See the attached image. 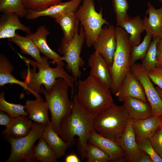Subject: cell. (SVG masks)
I'll list each match as a JSON object with an SVG mask.
<instances>
[{"instance_id":"cell-35","label":"cell","mask_w":162,"mask_h":162,"mask_svg":"<svg viewBox=\"0 0 162 162\" xmlns=\"http://www.w3.org/2000/svg\"><path fill=\"white\" fill-rule=\"evenodd\" d=\"M113 10L116 15V26L121 27L129 16L127 11L129 5L127 0H112Z\"/></svg>"},{"instance_id":"cell-42","label":"cell","mask_w":162,"mask_h":162,"mask_svg":"<svg viewBox=\"0 0 162 162\" xmlns=\"http://www.w3.org/2000/svg\"><path fill=\"white\" fill-rule=\"evenodd\" d=\"M135 162H153L150 156L143 151H142Z\"/></svg>"},{"instance_id":"cell-47","label":"cell","mask_w":162,"mask_h":162,"mask_svg":"<svg viewBox=\"0 0 162 162\" xmlns=\"http://www.w3.org/2000/svg\"><path fill=\"white\" fill-rule=\"evenodd\" d=\"M158 0L160 2H162V0Z\"/></svg>"},{"instance_id":"cell-22","label":"cell","mask_w":162,"mask_h":162,"mask_svg":"<svg viewBox=\"0 0 162 162\" xmlns=\"http://www.w3.org/2000/svg\"><path fill=\"white\" fill-rule=\"evenodd\" d=\"M25 106L28 117L32 121L46 126L50 124L48 108L42 98L34 100H27Z\"/></svg>"},{"instance_id":"cell-31","label":"cell","mask_w":162,"mask_h":162,"mask_svg":"<svg viewBox=\"0 0 162 162\" xmlns=\"http://www.w3.org/2000/svg\"><path fill=\"white\" fill-rule=\"evenodd\" d=\"M4 97V92L2 91L0 94V110L4 112L13 118L28 116L25 106L8 102L5 100Z\"/></svg>"},{"instance_id":"cell-33","label":"cell","mask_w":162,"mask_h":162,"mask_svg":"<svg viewBox=\"0 0 162 162\" xmlns=\"http://www.w3.org/2000/svg\"><path fill=\"white\" fill-rule=\"evenodd\" d=\"M160 39L159 37L153 39L144 58L142 60V64L148 72L156 67L157 45Z\"/></svg>"},{"instance_id":"cell-20","label":"cell","mask_w":162,"mask_h":162,"mask_svg":"<svg viewBox=\"0 0 162 162\" xmlns=\"http://www.w3.org/2000/svg\"><path fill=\"white\" fill-rule=\"evenodd\" d=\"M18 16L14 13H4L1 17L0 38H9L13 37L17 30H22L28 34L31 33L30 28L23 24Z\"/></svg>"},{"instance_id":"cell-13","label":"cell","mask_w":162,"mask_h":162,"mask_svg":"<svg viewBox=\"0 0 162 162\" xmlns=\"http://www.w3.org/2000/svg\"><path fill=\"white\" fill-rule=\"evenodd\" d=\"M82 0H70L60 3L40 10L27 9L26 16L28 20L35 19L43 16L55 18L62 14L75 13Z\"/></svg>"},{"instance_id":"cell-29","label":"cell","mask_w":162,"mask_h":162,"mask_svg":"<svg viewBox=\"0 0 162 162\" xmlns=\"http://www.w3.org/2000/svg\"><path fill=\"white\" fill-rule=\"evenodd\" d=\"M33 156L36 160L41 162H55L58 159L46 141L42 137L34 147Z\"/></svg>"},{"instance_id":"cell-40","label":"cell","mask_w":162,"mask_h":162,"mask_svg":"<svg viewBox=\"0 0 162 162\" xmlns=\"http://www.w3.org/2000/svg\"><path fill=\"white\" fill-rule=\"evenodd\" d=\"M157 66L156 67L162 69V38L160 40L157 45Z\"/></svg>"},{"instance_id":"cell-2","label":"cell","mask_w":162,"mask_h":162,"mask_svg":"<svg viewBox=\"0 0 162 162\" xmlns=\"http://www.w3.org/2000/svg\"><path fill=\"white\" fill-rule=\"evenodd\" d=\"M26 62L31 64L33 69L28 68L22 73L24 82L28 89L27 94H32L36 99L42 98L40 94L42 92L41 86L43 85L47 91L50 90L57 79L62 78L68 83L71 89L72 96L74 93V84L76 79L73 76L68 74L64 68L63 61L56 63L54 68L50 67L47 61L43 64H38L26 58Z\"/></svg>"},{"instance_id":"cell-37","label":"cell","mask_w":162,"mask_h":162,"mask_svg":"<svg viewBox=\"0 0 162 162\" xmlns=\"http://www.w3.org/2000/svg\"><path fill=\"white\" fill-rule=\"evenodd\" d=\"M136 141L139 148L150 156L153 162H162V158L154 150L150 139L142 140Z\"/></svg>"},{"instance_id":"cell-18","label":"cell","mask_w":162,"mask_h":162,"mask_svg":"<svg viewBox=\"0 0 162 162\" xmlns=\"http://www.w3.org/2000/svg\"><path fill=\"white\" fill-rule=\"evenodd\" d=\"M50 33L45 26L43 25L39 27L35 33L28 34L26 36L33 41L40 52L45 56L51 59L52 62L55 64L63 60L62 57L53 50L47 44L46 37Z\"/></svg>"},{"instance_id":"cell-14","label":"cell","mask_w":162,"mask_h":162,"mask_svg":"<svg viewBox=\"0 0 162 162\" xmlns=\"http://www.w3.org/2000/svg\"><path fill=\"white\" fill-rule=\"evenodd\" d=\"M115 94L121 102L128 97L148 101L142 85L130 71L126 76Z\"/></svg>"},{"instance_id":"cell-34","label":"cell","mask_w":162,"mask_h":162,"mask_svg":"<svg viewBox=\"0 0 162 162\" xmlns=\"http://www.w3.org/2000/svg\"><path fill=\"white\" fill-rule=\"evenodd\" d=\"M86 162H108L110 158L106 153L97 146L87 142L85 149Z\"/></svg>"},{"instance_id":"cell-23","label":"cell","mask_w":162,"mask_h":162,"mask_svg":"<svg viewBox=\"0 0 162 162\" xmlns=\"http://www.w3.org/2000/svg\"><path fill=\"white\" fill-rule=\"evenodd\" d=\"M122 102L123 105L131 118L145 119L152 116V108L148 101L128 97L125 98Z\"/></svg>"},{"instance_id":"cell-7","label":"cell","mask_w":162,"mask_h":162,"mask_svg":"<svg viewBox=\"0 0 162 162\" xmlns=\"http://www.w3.org/2000/svg\"><path fill=\"white\" fill-rule=\"evenodd\" d=\"M75 14L83 27L85 40L88 47L93 45L102 29V26L110 25L103 18L101 9L99 12L96 11L94 0H82Z\"/></svg>"},{"instance_id":"cell-28","label":"cell","mask_w":162,"mask_h":162,"mask_svg":"<svg viewBox=\"0 0 162 162\" xmlns=\"http://www.w3.org/2000/svg\"><path fill=\"white\" fill-rule=\"evenodd\" d=\"M13 67L9 61L3 54L0 56V86L8 84H16L20 85L24 89L28 90L25 82L16 79L12 74Z\"/></svg>"},{"instance_id":"cell-45","label":"cell","mask_w":162,"mask_h":162,"mask_svg":"<svg viewBox=\"0 0 162 162\" xmlns=\"http://www.w3.org/2000/svg\"><path fill=\"white\" fill-rule=\"evenodd\" d=\"M159 120L160 126L162 128V115L159 116Z\"/></svg>"},{"instance_id":"cell-36","label":"cell","mask_w":162,"mask_h":162,"mask_svg":"<svg viewBox=\"0 0 162 162\" xmlns=\"http://www.w3.org/2000/svg\"><path fill=\"white\" fill-rule=\"evenodd\" d=\"M61 0H22L24 7L27 9L40 10L61 2Z\"/></svg>"},{"instance_id":"cell-8","label":"cell","mask_w":162,"mask_h":162,"mask_svg":"<svg viewBox=\"0 0 162 162\" xmlns=\"http://www.w3.org/2000/svg\"><path fill=\"white\" fill-rule=\"evenodd\" d=\"M47 126L35 122L29 133L17 139L10 138L8 141L11 146V153L6 162L36 161L33 156L34 145L41 137Z\"/></svg>"},{"instance_id":"cell-39","label":"cell","mask_w":162,"mask_h":162,"mask_svg":"<svg viewBox=\"0 0 162 162\" xmlns=\"http://www.w3.org/2000/svg\"><path fill=\"white\" fill-rule=\"evenodd\" d=\"M148 73L152 82L162 90V69L156 67Z\"/></svg>"},{"instance_id":"cell-16","label":"cell","mask_w":162,"mask_h":162,"mask_svg":"<svg viewBox=\"0 0 162 162\" xmlns=\"http://www.w3.org/2000/svg\"><path fill=\"white\" fill-rule=\"evenodd\" d=\"M90 68V75L99 80L110 89L112 86V80L109 67L104 58L94 51L88 60Z\"/></svg>"},{"instance_id":"cell-46","label":"cell","mask_w":162,"mask_h":162,"mask_svg":"<svg viewBox=\"0 0 162 162\" xmlns=\"http://www.w3.org/2000/svg\"><path fill=\"white\" fill-rule=\"evenodd\" d=\"M159 155L160 157L162 158V152L160 153V154Z\"/></svg>"},{"instance_id":"cell-30","label":"cell","mask_w":162,"mask_h":162,"mask_svg":"<svg viewBox=\"0 0 162 162\" xmlns=\"http://www.w3.org/2000/svg\"><path fill=\"white\" fill-rule=\"evenodd\" d=\"M0 11L4 13H14L21 17L26 16L27 9L22 0H0Z\"/></svg>"},{"instance_id":"cell-6","label":"cell","mask_w":162,"mask_h":162,"mask_svg":"<svg viewBox=\"0 0 162 162\" xmlns=\"http://www.w3.org/2000/svg\"><path fill=\"white\" fill-rule=\"evenodd\" d=\"M117 46L112 63L109 67L112 80V86L110 89L115 94L119 89L128 73L130 71V60L132 46L129 35L122 28L115 27Z\"/></svg>"},{"instance_id":"cell-17","label":"cell","mask_w":162,"mask_h":162,"mask_svg":"<svg viewBox=\"0 0 162 162\" xmlns=\"http://www.w3.org/2000/svg\"><path fill=\"white\" fill-rule=\"evenodd\" d=\"M147 9L142 20L145 31L150 33L153 39L162 38V7L156 9L150 2L147 3Z\"/></svg>"},{"instance_id":"cell-15","label":"cell","mask_w":162,"mask_h":162,"mask_svg":"<svg viewBox=\"0 0 162 162\" xmlns=\"http://www.w3.org/2000/svg\"><path fill=\"white\" fill-rule=\"evenodd\" d=\"M132 121L131 118L124 132L116 141L123 150L127 161L135 162L142 150L139 148L136 142Z\"/></svg>"},{"instance_id":"cell-5","label":"cell","mask_w":162,"mask_h":162,"mask_svg":"<svg viewBox=\"0 0 162 162\" xmlns=\"http://www.w3.org/2000/svg\"><path fill=\"white\" fill-rule=\"evenodd\" d=\"M131 118L123 105L113 103L95 116L93 127L98 134L116 141L124 132Z\"/></svg>"},{"instance_id":"cell-43","label":"cell","mask_w":162,"mask_h":162,"mask_svg":"<svg viewBox=\"0 0 162 162\" xmlns=\"http://www.w3.org/2000/svg\"><path fill=\"white\" fill-rule=\"evenodd\" d=\"M65 162H80V160L77 155L74 153H71L65 158Z\"/></svg>"},{"instance_id":"cell-3","label":"cell","mask_w":162,"mask_h":162,"mask_svg":"<svg viewBox=\"0 0 162 162\" xmlns=\"http://www.w3.org/2000/svg\"><path fill=\"white\" fill-rule=\"evenodd\" d=\"M110 90L101 81L89 75L84 80H79L75 95L87 112L96 115L114 103Z\"/></svg>"},{"instance_id":"cell-1","label":"cell","mask_w":162,"mask_h":162,"mask_svg":"<svg viewBox=\"0 0 162 162\" xmlns=\"http://www.w3.org/2000/svg\"><path fill=\"white\" fill-rule=\"evenodd\" d=\"M72 112L62 122L59 136L68 145L69 148L76 143L75 136L78 138L77 149L82 159L85 158V149L90 134L94 130L93 120L96 115L87 112L81 105L74 94Z\"/></svg>"},{"instance_id":"cell-25","label":"cell","mask_w":162,"mask_h":162,"mask_svg":"<svg viewBox=\"0 0 162 162\" xmlns=\"http://www.w3.org/2000/svg\"><path fill=\"white\" fill-rule=\"evenodd\" d=\"M8 40L16 44L22 53L31 56L35 60L36 63L41 64L47 61L48 58L45 56H40V52L36 45L27 36H22L16 33L14 36L8 39Z\"/></svg>"},{"instance_id":"cell-41","label":"cell","mask_w":162,"mask_h":162,"mask_svg":"<svg viewBox=\"0 0 162 162\" xmlns=\"http://www.w3.org/2000/svg\"><path fill=\"white\" fill-rule=\"evenodd\" d=\"M14 118L2 111H0V124L8 126Z\"/></svg>"},{"instance_id":"cell-32","label":"cell","mask_w":162,"mask_h":162,"mask_svg":"<svg viewBox=\"0 0 162 162\" xmlns=\"http://www.w3.org/2000/svg\"><path fill=\"white\" fill-rule=\"evenodd\" d=\"M152 36L148 32H146L142 41L137 45L132 47L130 55V67L140 60H142L145 57Z\"/></svg>"},{"instance_id":"cell-9","label":"cell","mask_w":162,"mask_h":162,"mask_svg":"<svg viewBox=\"0 0 162 162\" xmlns=\"http://www.w3.org/2000/svg\"><path fill=\"white\" fill-rule=\"evenodd\" d=\"M85 40V33L81 25L71 40L67 44L60 45L58 50L59 53L63 55L62 59L67 63L66 68L71 72L76 81L81 74L80 68L82 67L85 64L80 54Z\"/></svg>"},{"instance_id":"cell-26","label":"cell","mask_w":162,"mask_h":162,"mask_svg":"<svg viewBox=\"0 0 162 162\" xmlns=\"http://www.w3.org/2000/svg\"><path fill=\"white\" fill-rule=\"evenodd\" d=\"M52 128L51 122L45 128L42 135L48 145L53 150L57 159L64 156L68 145Z\"/></svg>"},{"instance_id":"cell-10","label":"cell","mask_w":162,"mask_h":162,"mask_svg":"<svg viewBox=\"0 0 162 162\" xmlns=\"http://www.w3.org/2000/svg\"><path fill=\"white\" fill-rule=\"evenodd\" d=\"M131 72L142 85L148 102L152 110V116L162 115V99L149 78L147 71L142 64L135 63L130 68Z\"/></svg>"},{"instance_id":"cell-4","label":"cell","mask_w":162,"mask_h":162,"mask_svg":"<svg viewBox=\"0 0 162 162\" xmlns=\"http://www.w3.org/2000/svg\"><path fill=\"white\" fill-rule=\"evenodd\" d=\"M41 87L51 114L52 128L59 135L62 122L72 112L73 101L70 100L68 93L69 85L63 78H59L50 91L45 90L42 86Z\"/></svg>"},{"instance_id":"cell-12","label":"cell","mask_w":162,"mask_h":162,"mask_svg":"<svg viewBox=\"0 0 162 162\" xmlns=\"http://www.w3.org/2000/svg\"><path fill=\"white\" fill-rule=\"evenodd\" d=\"M88 142L97 146L107 154L111 161H127L123 150L116 141L101 135L94 129L90 134Z\"/></svg>"},{"instance_id":"cell-44","label":"cell","mask_w":162,"mask_h":162,"mask_svg":"<svg viewBox=\"0 0 162 162\" xmlns=\"http://www.w3.org/2000/svg\"><path fill=\"white\" fill-rule=\"evenodd\" d=\"M155 88L161 99H162V90L157 86H156Z\"/></svg>"},{"instance_id":"cell-38","label":"cell","mask_w":162,"mask_h":162,"mask_svg":"<svg viewBox=\"0 0 162 162\" xmlns=\"http://www.w3.org/2000/svg\"><path fill=\"white\" fill-rule=\"evenodd\" d=\"M150 140L154 150L160 155L162 152V128L161 126H160Z\"/></svg>"},{"instance_id":"cell-19","label":"cell","mask_w":162,"mask_h":162,"mask_svg":"<svg viewBox=\"0 0 162 162\" xmlns=\"http://www.w3.org/2000/svg\"><path fill=\"white\" fill-rule=\"evenodd\" d=\"M159 116L145 119L132 118V126L136 140L150 139L160 127Z\"/></svg>"},{"instance_id":"cell-27","label":"cell","mask_w":162,"mask_h":162,"mask_svg":"<svg viewBox=\"0 0 162 162\" xmlns=\"http://www.w3.org/2000/svg\"><path fill=\"white\" fill-rule=\"evenodd\" d=\"M128 34L132 47L140 43L141 34L145 31L142 20L137 15L133 17H128L121 27Z\"/></svg>"},{"instance_id":"cell-24","label":"cell","mask_w":162,"mask_h":162,"mask_svg":"<svg viewBox=\"0 0 162 162\" xmlns=\"http://www.w3.org/2000/svg\"><path fill=\"white\" fill-rule=\"evenodd\" d=\"M54 19L60 26L63 34V39L60 45L68 43L73 39L78 29L79 21L75 13L62 14Z\"/></svg>"},{"instance_id":"cell-21","label":"cell","mask_w":162,"mask_h":162,"mask_svg":"<svg viewBox=\"0 0 162 162\" xmlns=\"http://www.w3.org/2000/svg\"><path fill=\"white\" fill-rule=\"evenodd\" d=\"M27 116L14 118L10 123L2 132L7 140L10 138L17 139L27 135L29 132L33 122Z\"/></svg>"},{"instance_id":"cell-11","label":"cell","mask_w":162,"mask_h":162,"mask_svg":"<svg viewBox=\"0 0 162 162\" xmlns=\"http://www.w3.org/2000/svg\"><path fill=\"white\" fill-rule=\"evenodd\" d=\"M92 46L94 51L101 56L110 67L117 46L115 27L110 25L102 28Z\"/></svg>"}]
</instances>
